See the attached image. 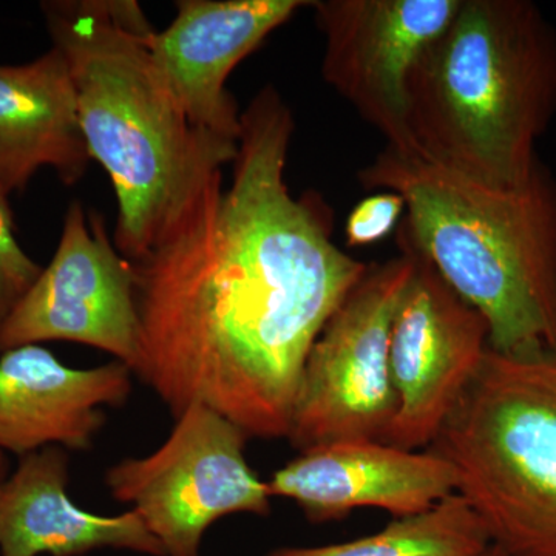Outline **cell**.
<instances>
[{
  "instance_id": "obj_7",
  "label": "cell",
  "mask_w": 556,
  "mask_h": 556,
  "mask_svg": "<svg viewBox=\"0 0 556 556\" xmlns=\"http://www.w3.org/2000/svg\"><path fill=\"white\" fill-rule=\"evenodd\" d=\"M170 437L144 457L105 471L110 495L130 504L166 556H200L201 541L218 519L268 517L270 493L248 464L249 437L204 405L177 417Z\"/></svg>"
},
{
  "instance_id": "obj_14",
  "label": "cell",
  "mask_w": 556,
  "mask_h": 556,
  "mask_svg": "<svg viewBox=\"0 0 556 556\" xmlns=\"http://www.w3.org/2000/svg\"><path fill=\"white\" fill-rule=\"evenodd\" d=\"M68 456L47 447L20 457L0 481V556H83L98 548H124L166 556L135 510L102 517L70 500Z\"/></svg>"
},
{
  "instance_id": "obj_11",
  "label": "cell",
  "mask_w": 556,
  "mask_h": 556,
  "mask_svg": "<svg viewBox=\"0 0 556 556\" xmlns=\"http://www.w3.org/2000/svg\"><path fill=\"white\" fill-rule=\"evenodd\" d=\"M306 0H179L149 49L161 78L197 129L239 142L241 113L226 89L230 73L287 24Z\"/></svg>"
},
{
  "instance_id": "obj_5",
  "label": "cell",
  "mask_w": 556,
  "mask_h": 556,
  "mask_svg": "<svg viewBox=\"0 0 556 556\" xmlns=\"http://www.w3.org/2000/svg\"><path fill=\"white\" fill-rule=\"evenodd\" d=\"M427 450L508 556H556V350L486 351Z\"/></svg>"
},
{
  "instance_id": "obj_17",
  "label": "cell",
  "mask_w": 556,
  "mask_h": 556,
  "mask_svg": "<svg viewBox=\"0 0 556 556\" xmlns=\"http://www.w3.org/2000/svg\"><path fill=\"white\" fill-rule=\"evenodd\" d=\"M43 266L22 249L14 232L9 195L0 189V328L30 291Z\"/></svg>"
},
{
  "instance_id": "obj_2",
  "label": "cell",
  "mask_w": 556,
  "mask_h": 556,
  "mask_svg": "<svg viewBox=\"0 0 556 556\" xmlns=\"http://www.w3.org/2000/svg\"><path fill=\"white\" fill-rule=\"evenodd\" d=\"M64 54L91 160L118 200L115 247L141 258L199 206L239 142L197 129L153 64L152 25L134 0L42 3Z\"/></svg>"
},
{
  "instance_id": "obj_4",
  "label": "cell",
  "mask_w": 556,
  "mask_h": 556,
  "mask_svg": "<svg viewBox=\"0 0 556 556\" xmlns=\"http://www.w3.org/2000/svg\"><path fill=\"white\" fill-rule=\"evenodd\" d=\"M556 115V28L530 0H460L408 83L415 153L493 186L521 185Z\"/></svg>"
},
{
  "instance_id": "obj_8",
  "label": "cell",
  "mask_w": 556,
  "mask_h": 556,
  "mask_svg": "<svg viewBox=\"0 0 556 556\" xmlns=\"http://www.w3.org/2000/svg\"><path fill=\"white\" fill-rule=\"evenodd\" d=\"M72 342L112 354L134 371L139 317L134 268L110 240L104 219L73 201L60 244L0 328V353Z\"/></svg>"
},
{
  "instance_id": "obj_13",
  "label": "cell",
  "mask_w": 556,
  "mask_h": 556,
  "mask_svg": "<svg viewBox=\"0 0 556 556\" xmlns=\"http://www.w3.org/2000/svg\"><path fill=\"white\" fill-rule=\"evenodd\" d=\"M123 362L72 368L40 345L0 353V452L27 456L47 447L86 452L105 426V408L131 393Z\"/></svg>"
},
{
  "instance_id": "obj_1",
  "label": "cell",
  "mask_w": 556,
  "mask_h": 556,
  "mask_svg": "<svg viewBox=\"0 0 556 556\" xmlns=\"http://www.w3.org/2000/svg\"><path fill=\"white\" fill-rule=\"evenodd\" d=\"M291 109L273 86L241 113L232 182L130 260L134 367L175 419L204 405L249 439H288L306 358L368 263L332 241L320 197L288 188Z\"/></svg>"
},
{
  "instance_id": "obj_3",
  "label": "cell",
  "mask_w": 556,
  "mask_h": 556,
  "mask_svg": "<svg viewBox=\"0 0 556 556\" xmlns=\"http://www.w3.org/2000/svg\"><path fill=\"white\" fill-rule=\"evenodd\" d=\"M358 182L404 199L399 232L486 318L490 350H556V177L541 159L493 188L387 146Z\"/></svg>"
},
{
  "instance_id": "obj_18",
  "label": "cell",
  "mask_w": 556,
  "mask_h": 556,
  "mask_svg": "<svg viewBox=\"0 0 556 556\" xmlns=\"http://www.w3.org/2000/svg\"><path fill=\"white\" fill-rule=\"evenodd\" d=\"M404 212V199L390 190H379L358 201L346 219L348 247H369L386 239L399 228Z\"/></svg>"
},
{
  "instance_id": "obj_9",
  "label": "cell",
  "mask_w": 556,
  "mask_h": 556,
  "mask_svg": "<svg viewBox=\"0 0 556 556\" xmlns=\"http://www.w3.org/2000/svg\"><path fill=\"white\" fill-rule=\"evenodd\" d=\"M413 249L415 273L391 329L390 369L399 407L386 442L417 452L433 444L477 376L490 348V327Z\"/></svg>"
},
{
  "instance_id": "obj_20",
  "label": "cell",
  "mask_w": 556,
  "mask_h": 556,
  "mask_svg": "<svg viewBox=\"0 0 556 556\" xmlns=\"http://www.w3.org/2000/svg\"><path fill=\"white\" fill-rule=\"evenodd\" d=\"M3 470H5V457H3V453L0 452V481H2Z\"/></svg>"
},
{
  "instance_id": "obj_6",
  "label": "cell",
  "mask_w": 556,
  "mask_h": 556,
  "mask_svg": "<svg viewBox=\"0 0 556 556\" xmlns=\"http://www.w3.org/2000/svg\"><path fill=\"white\" fill-rule=\"evenodd\" d=\"M396 237V257L369 265L311 348L288 437L299 452L328 442H386L390 433L399 407L391 329L416 266L415 249Z\"/></svg>"
},
{
  "instance_id": "obj_19",
  "label": "cell",
  "mask_w": 556,
  "mask_h": 556,
  "mask_svg": "<svg viewBox=\"0 0 556 556\" xmlns=\"http://www.w3.org/2000/svg\"><path fill=\"white\" fill-rule=\"evenodd\" d=\"M481 556H508L503 548L497 547L496 544H490L489 548Z\"/></svg>"
},
{
  "instance_id": "obj_10",
  "label": "cell",
  "mask_w": 556,
  "mask_h": 556,
  "mask_svg": "<svg viewBox=\"0 0 556 556\" xmlns=\"http://www.w3.org/2000/svg\"><path fill=\"white\" fill-rule=\"evenodd\" d=\"M460 0H316L325 36V83L387 139L415 152L408 83L428 47L448 27Z\"/></svg>"
},
{
  "instance_id": "obj_15",
  "label": "cell",
  "mask_w": 556,
  "mask_h": 556,
  "mask_svg": "<svg viewBox=\"0 0 556 556\" xmlns=\"http://www.w3.org/2000/svg\"><path fill=\"white\" fill-rule=\"evenodd\" d=\"M91 156L67 61L56 47L38 60L0 65V189L27 188L43 167L76 185Z\"/></svg>"
},
{
  "instance_id": "obj_16",
  "label": "cell",
  "mask_w": 556,
  "mask_h": 556,
  "mask_svg": "<svg viewBox=\"0 0 556 556\" xmlns=\"http://www.w3.org/2000/svg\"><path fill=\"white\" fill-rule=\"evenodd\" d=\"M492 544L484 522L459 493L378 533L318 547H281L266 556H481Z\"/></svg>"
},
{
  "instance_id": "obj_12",
  "label": "cell",
  "mask_w": 556,
  "mask_h": 556,
  "mask_svg": "<svg viewBox=\"0 0 556 556\" xmlns=\"http://www.w3.org/2000/svg\"><path fill=\"white\" fill-rule=\"evenodd\" d=\"M299 453L274 473L268 489L273 497L294 501L314 525L362 507L380 508L394 519L415 517L457 492L455 468L430 450L338 441Z\"/></svg>"
}]
</instances>
